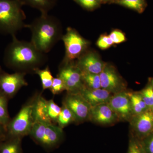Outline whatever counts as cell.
I'll return each instance as SVG.
<instances>
[{"mask_svg":"<svg viewBox=\"0 0 153 153\" xmlns=\"http://www.w3.org/2000/svg\"><path fill=\"white\" fill-rule=\"evenodd\" d=\"M89 119L102 125L112 124L119 120L117 115L108 103L91 107Z\"/></svg>","mask_w":153,"mask_h":153,"instance_id":"14","label":"cell"},{"mask_svg":"<svg viewBox=\"0 0 153 153\" xmlns=\"http://www.w3.org/2000/svg\"><path fill=\"white\" fill-rule=\"evenodd\" d=\"M117 2L121 5L139 13L143 12L146 5L145 0H119Z\"/></svg>","mask_w":153,"mask_h":153,"instance_id":"24","label":"cell"},{"mask_svg":"<svg viewBox=\"0 0 153 153\" xmlns=\"http://www.w3.org/2000/svg\"><path fill=\"white\" fill-rule=\"evenodd\" d=\"M90 105L91 107L108 103L112 94L103 88L91 89L84 87L78 93Z\"/></svg>","mask_w":153,"mask_h":153,"instance_id":"15","label":"cell"},{"mask_svg":"<svg viewBox=\"0 0 153 153\" xmlns=\"http://www.w3.org/2000/svg\"><path fill=\"white\" fill-rule=\"evenodd\" d=\"M5 51L4 62L19 72L33 71L47 62L46 54L38 50L31 42L20 41L15 35Z\"/></svg>","mask_w":153,"mask_h":153,"instance_id":"1","label":"cell"},{"mask_svg":"<svg viewBox=\"0 0 153 153\" xmlns=\"http://www.w3.org/2000/svg\"><path fill=\"white\" fill-rule=\"evenodd\" d=\"M51 92L54 95L59 94L66 90L65 85L63 80L59 76H57L53 79L52 86L50 88Z\"/></svg>","mask_w":153,"mask_h":153,"instance_id":"28","label":"cell"},{"mask_svg":"<svg viewBox=\"0 0 153 153\" xmlns=\"http://www.w3.org/2000/svg\"><path fill=\"white\" fill-rule=\"evenodd\" d=\"M141 143L146 153H153V133L143 139Z\"/></svg>","mask_w":153,"mask_h":153,"instance_id":"32","label":"cell"},{"mask_svg":"<svg viewBox=\"0 0 153 153\" xmlns=\"http://www.w3.org/2000/svg\"><path fill=\"white\" fill-rule=\"evenodd\" d=\"M63 105L70 110L76 122L89 119L91 106L79 94L68 93Z\"/></svg>","mask_w":153,"mask_h":153,"instance_id":"8","label":"cell"},{"mask_svg":"<svg viewBox=\"0 0 153 153\" xmlns=\"http://www.w3.org/2000/svg\"><path fill=\"white\" fill-rule=\"evenodd\" d=\"M26 28L32 33L30 42L45 54L50 52L63 36L60 21L48 14H41L31 24L27 25Z\"/></svg>","mask_w":153,"mask_h":153,"instance_id":"2","label":"cell"},{"mask_svg":"<svg viewBox=\"0 0 153 153\" xmlns=\"http://www.w3.org/2000/svg\"><path fill=\"white\" fill-rule=\"evenodd\" d=\"M139 92L149 109L153 111V88L152 85Z\"/></svg>","mask_w":153,"mask_h":153,"instance_id":"26","label":"cell"},{"mask_svg":"<svg viewBox=\"0 0 153 153\" xmlns=\"http://www.w3.org/2000/svg\"><path fill=\"white\" fill-rule=\"evenodd\" d=\"M35 121L52 123L48 114V101L41 96L36 99L34 108Z\"/></svg>","mask_w":153,"mask_h":153,"instance_id":"16","label":"cell"},{"mask_svg":"<svg viewBox=\"0 0 153 153\" xmlns=\"http://www.w3.org/2000/svg\"><path fill=\"white\" fill-rule=\"evenodd\" d=\"M119 1V0H117V1Z\"/></svg>","mask_w":153,"mask_h":153,"instance_id":"37","label":"cell"},{"mask_svg":"<svg viewBox=\"0 0 153 153\" xmlns=\"http://www.w3.org/2000/svg\"><path fill=\"white\" fill-rule=\"evenodd\" d=\"M57 76L63 80L68 93H78L85 87L81 71L74 62L61 64Z\"/></svg>","mask_w":153,"mask_h":153,"instance_id":"7","label":"cell"},{"mask_svg":"<svg viewBox=\"0 0 153 153\" xmlns=\"http://www.w3.org/2000/svg\"><path fill=\"white\" fill-rule=\"evenodd\" d=\"M8 97L0 91V123L7 131L10 120L8 111Z\"/></svg>","mask_w":153,"mask_h":153,"instance_id":"19","label":"cell"},{"mask_svg":"<svg viewBox=\"0 0 153 153\" xmlns=\"http://www.w3.org/2000/svg\"><path fill=\"white\" fill-rule=\"evenodd\" d=\"M78 4L83 8L92 10L100 5V0H74Z\"/></svg>","mask_w":153,"mask_h":153,"instance_id":"29","label":"cell"},{"mask_svg":"<svg viewBox=\"0 0 153 153\" xmlns=\"http://www.w3.org/2000/svg\"><path fill=\"white\" fill-rule=\"evenodd\" d=\"M81 71L100 74L103 70L105 63L97 54L92 52H86L75 63Z\"/></svg>","mask_w":153,"mask_h":153,"instance_id":"13","label":"cell"},{"mask_svg":"<svg viewBox=\"0 0 153 153\" xmlns=\"http://www.w3.org/2000/svg\"><path fill=\"white\" fill-rule=\"evenodd\" d=\"M37 142L47 147L57 145L63 137V128L55 124L35 121L30 134Z\"/></svg>","mask_w":153,"mask_h":153,"instance_id":"6","label":"cell"},{"mask_svg":"<svg viewBox=\"0 0 153 153\" xmlns=\"http://www.w3.org/2000/svg\"><path fill=\"white\" fill-rule=\"evenodd\" d=\"M133 117L149 109L140 92H129Z\"/></svg>","mask_w":153,"mask_h":153,"instance_id":"18","label":"cell"},{"mask_svg":"<svg viewBox=\"0 0 153 153\" xmlns=\"http://www.w3.org/2000/svg\"><path fill=\"white\" fill-rule=\"evenodd\" d=\"M82 78L85 87L91 89L101 88L99 74L81 71Z\"/></svg>","mask_w":153,"mask_h":153,"instance_id":"20","label":"cell"},{"mask_svg":"<svg viewBox=\"0 0 153 153\" xmlns=\"http://www.w3.org/2000/svg\"><path fill=\"white\" fill-rule=\"evenodd\" d=\"M127 153H146L141 141L133 137L129 142Z\"/></svg>","mask_w":153,"mask_h":153,"instance_id":"27","label":"cell"},{"mask_svg":"<svg viewBox=\"0 0 153 153\" xmlns=\"http://www.w3.org/2000/svg\"><path fill=\"white\" fill-rule=\"evenodd\" d=\"M113 44V42L111 41L109 36L105 34L102 35L97 42V45L99 48L101 49H108Z\"/></svg>","mask_w":153,"mask_h":153,"instance_id":"30","label":"cell"},{"mask_svg":"<svg viewBox=\"0 0 153 153\" xmlns=\"http://www.w3.org/2000/svg\"><path fill=\"white\" fill-rule=\"evenodd\" d=\"M99 75L102 88L113 94L124 91L125 84L112 65L105 63Z\"/></svg>","mask_w":153,"mask_h":153,"instance_id":"9","label":"cell"},{"mask_svg":"<svg viewBox=\"0 0 153 153\" xmlns=\"http://www.w3.org/2000/svg\"><path fill=\"white\" fill-rule=\"evenodd\" d=\"M36 100L22 107L17 115L10 121L7 133L12 137H21L30 134L35 122L34 108Z\"/></svg>","mask_w":153,"mask_h":153,"instance_id":"4","label":"cell"},{"mask_svg":"<svg viewBox=\"0 0 153 153\" xmlns=\"http://www.w3.org/2000/svg\"><path fill=\"white\" fill-rule=\"evenodd\" d=\"M13 138V140L1 146L0 153H21V137Z\"/></svg>","mask_w":153,"mask_h":153,"instance_id":"22","label":"cell"},{"mask_svg":"<svg viewBox=\"0 0 153 153\" xmlns=\"http://www.w3.org/2000/svg\"><path fill=\"white\" fill-rule=\"evenodd\" d=\"M26 73L17 71L13 74L3 72L0 76V91L8 97H12L20 88L28 85Z\"/></svg>","mask_w":153,"mask_h":153,"instance_id":"10","label":"cell"},{"mask_svg":"<svg viewBox=\"0 0 153 153\" xmlns=\"http://www.w3.org/2000/svg\"><path fill=\"white\" fill-rule=\"evenodd\" d=\"M65 47V55L61 64H66L77 60L86 52L89 41L82 37L75 29L68 27L62 36Z\"/></svg>","mask_w":153,"mask_h":153,"instance_id":"5","label":"cell"},{"mask_svg":"<svg viewBox=\"0 0 153 153\" xmlns=\"http://www.w3.org/2000/svg\"><path fill=\"white\" fill-rule=\"evenodd\" d=\"M34 73L38 74L40 77L43 90L50 89L52 86L54 77L52 76L51 71L49 70V67L47 66L44 69L37 68L34 71Z\"/></svg>","mask_w":153,"mask_h":153,"instance_id":"21","label":"cell"},{"mask_svg":"<svg viewBox=\"0 0 153 153\" xmlns=\"http://www.w3.org/2000/svg\"><path fill=\"white\" fill-rule=\"evenodd\" d=\"M130 121L133 129L139 138L144 139L153 133V111L148 109L133 117Z\"/></svg>","mask_w":153,"mask_h":153,"instance_id":"12","label":"cell"},{"mask_svg":"<svg viewBox=\"0 0 153 153\" xmlns=\"http://www.w3.org/2000/svg\"><path fill=\"white\" fill-rule=\"evenodd\" d=\"M108 36L113 42L114 44H120L126 41L125 35L120 30H113Z\"/></svg>","mask_w":153,"mask_h":153,"instance_id":"31","label":"cell"},{"mask_svg":"<svg viewBox=\"0 0 153 153\" xmlns=\"http://www.w3.org/2000/svg\"><path fill=\"white\" fill-rule=\"evenodd\" d=\"M22 6L19 0H0V33L13 36L26 27Z\"/></svg>","mask_w":153,"mask_h":153,"instance_id":"3","label":"cell"},{"mask_svg":"<svg viewBox=\"0 0 153 153\" xmlns=\"http://www.w3.org/2000/svg\"><path fill=\"white\" fill-rule=\"evenodd\" d=\"M23 5L39 10L41 14H48L56 4L57 0H19Z\"/></svg>","mask_w":153,"mask_h":153,"instance_id":"17","label":"cell"},{"mask_svg":"<svg viewBox=\"0 0 153 153\" xmlns=\"http://www.w3.org/2000/svg\"><path fill=\"white\" fill-rule=\"evenodd\" d=\"M62 108L55 103L52 100L48 101V114L52 123L57 122L58 116L61 112Z\"/></svg>","mask_w":153,"mask_h":153,"instance_id":"25","label":"cell"},{"mask_svg":"<svg viewBox=\"0 0 153 153\" xmlns=\"http://www.w3.org/2000/svg\"><path fill=\"white\" fill-rule=\"evenodd\" d=\"M100 2H107L110 1L111 0H100Z\"/></svg>","mask_w":153,"mask_h":153,"instance_id":"34","label":"cell"},{"mask_svg":"<svg viewBox=\"0 0 153 153\" xmlns=\"http://www.w3.org/2000/svg\"><path fill=\"white\" fill-rule=\"evenodd\" d=\"M3 72L2 71L1 68V66H0V76H1V74H2V73Z\"/></svg>","mask_w":153,"mask_h":153,"instance_id":"35","label":"cell"},{"mask_svg":"<svg viewBox=\"0 0 153 153\" xmlns=\"http://www.w3.org/2000/svg\"><path fill=\"white\" fill-rule=\"evenodd\" d=\"M7 131L4 128V127L0 123V139L3 138L5 136V134Z\"/></svg>","mask_w":153,"mask_h":153,"instance_id":"33","label":"cell"},{"mask_svg":"<svg viewBox=\"0 0 153 153\" xmlns=\"http://www.w3.org/2000/svg\"><path fill=\"white\" fill-rule=\"evenodd\" d=\"M108 104L115 113L119 120L130 121L133 117L128 92L124 91L114 94Z\"/></svg>","mask_w":153,"mask_h":153,"instance_id":"11","label":"cell"},{"mask_svg":"<svg viewBox=\"0 0 153 153\" xmlns=\"http://www.w3.org/2000/svg\"><path fill=\"white\" fill-rule=\"evenodd\" d=\"M74 121V118L72 113L68 108L63 105L61 112L57 119L58 126L63 128Z\"/></svg>","mask_w":153,"mask_h":153,"instance_id":"23","label":"cell"},{"mask_svg":"<svg viewBox=\"0 0 153 153\" xmlns=\"http://www.w3.org/2000/svg\"><path fill=\"white\" fill-rule=\"evenodd\" d=\"M152 87L153 88V79L152 81Z\"/></svg>","mask_w":153,"mask_h":153,"instance_id":"36","label":"cell"}]
</instances>
